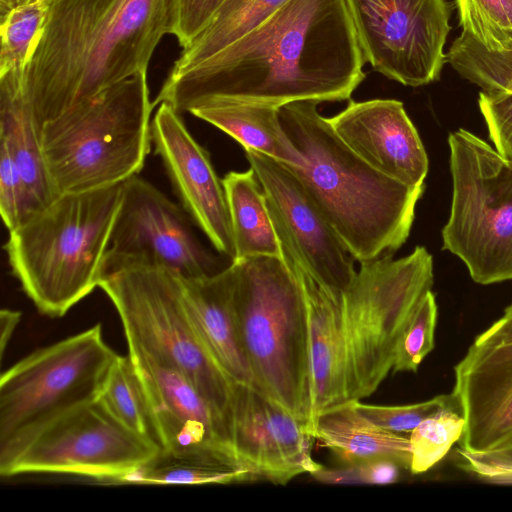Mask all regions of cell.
Segmentation results:
<instances>
[{
    "label": "cell",
    "mask_w": 512,
    "mask_h": 512,
    "mask_svg": "<svg viewBox=\"0 0 512 512\" xmlns=\"http://www.w3.org/2000/svg\"><path fill=\"white\" fill-rule=\"evenodd\" d=\"M365 63L345 0H286L212 57L169 73L153 105L182 114L203 98L275 107L345 101L365 79Z\"/></svg>",
    "instance_id": "1"
},
{
    "label": "cell",
    "mask_w": 512,
    "mask_h": 512,
    "mask_svg": "<svg viewBox=\"0 0 512 512\" xmlns=\"http://www.w3.org/2000/svg\"><path fill=\"white\" fill-rule=\"evenodd\" d=\"M171 32V0H48L45 25L26 69L35 123L139 73Z\"/></svg>",
    "instance_id": "2"
},
{
    "label": "cell",
    "mask_w": 512,
    "mask_h": 512,
    "mask_svg": "<svg viewBox=\"0 0 512 512\" xmlns=\"http://www.w3.org/2000/svg\"><path fill=\"white\" fill-rule=\"evenodd\" d=\"M316 101L279 107L303 158L290 166L355 261L394 254L407 240L424 185L411 187L369 166L335 133Z\"/></svg>",
    "instance_id": "3"
},
{
    "label": "cell",
    "mask_w": 512,
    "mask_h": 512,
    "mask_svg": "<svg viewBox=\"0 0 512 512\" xmlns=\"http://www.w3.org/2000/svg\"><path fill=\"white\" fill-rule=\"evenodd\" d=\"M122 183L58 195L8 231L11 271L42 314L62 317L99 287Z\"/></svg>",
    "instance_id": "4"
},
{
    "label": "cell",
    "mask_w": 512,
    "mask_h": 512,
    "mask_svg": "<svg viewBox=\"0 0 512 512\" xmlns=\"http://www.w3.org/2000/svg\"><path fill=\"white\" fill-rule=\"evenodd\" d=\"M231 263L237 325L257 388L313 436L308 311L301 282L284 258Z\"/></svg>",
    "instance_id": "5"
},
{
    "label": "cell",
    "mask_w": 512,
    "mask_h": 512,
    "mask_svg": "<svg viewBox=\"0 0 512 512\" xmlns=\"http://www.w3.org/2000/svg\"><path fill=\"white\" fill-rule=\"evenodd\" d=\"M147 73H139L46 122L41 149L56 196L96 190L139 174L151 148Z\"/></svg>",
    "instance_id": "6"
},
{
    "label": "cell",
    "mask_w": 512,
    "mask_h": 512,
    "mask_svg": "<svg viewBox=\"0 0 512 512\" xmlns=\"http://www.w3.org/2000/svg\"><path fill=\"white\" fill-rule=\"evenodd\" d=\"M99 288L119 315L128 355L184 374L231 434L234 383L196 332L183 301L180 275L160 266L125 264L107 269Z\"/></svg>",
    "instance_id": "7"
},
{
    "label": "cell",
    "mask_w": 512,
    "mask_h": 512,
    "mask_svg": "<svg viewBox=\"0 0 512 512\" xmlns=\"http://www.w3.org/2000/svg\"><path fill=\"white\" fill-rule=\"evenodd\" d=\"M101 324L28 354L0 378V465L39 430L95 401L117 359Z\"/></svg>",
    "instance_id": "8"
},
{
    "label": "cell",
    "mask_w": 512,
    "mask_h": 512,
    "mask_svg": "<svg viewBox=\"0 0 512 512\" xmlns=\"http://www.w3.org/2000/svg\"><path fill=\"white\" fill-rule=\"evenodd\" d=\"M432 285V256L422 246L360 263L343 291L348 401L373 394L392 370L400 335Z\"/></svg>",
    "instance_id": "9"
},
{
    "label": "cell",
    "mask_w": 512,
    "mask_h": 512,
    "mask_svg": "<svg viewBox=\"0 0 512 512\" xmlns=\"http://www.w3.org/2000/svg\"><path fill=\"white\" fill-rule=\"evenodd\" d=\"M452 201L443 249L487 285L512 280V161L465 129L448 138Z\"/></svg>",
    "instance_id": "10"
},
{
    "label": "cell",
    "mask_w": 512,
    "mask_h": 512,
    "mask_svg": "<svg viewBox=\"0 0 512 512\" xmlns=\"http://www.w3.org/2000/svg\"><path fill=\"white\" fill-rule=\"evenodd\" d=\"M159 451L116 421L96 399L39 430L0 465V475L73 474L116 483Z\"/></svg>",
    "instance_id": "11"
},
{
    "label": "cell",
    "mask_w": 512,
    "mask_h": 512,
    "mask_svg": "<svg viewBox=\"0 0 512 512\" xmlns=\"http://www.w3.org/2000/svg\"><path fill=\"white\" fill-rule=\"evenodd\" d=\"M366 62L418 87L437 80L450 31L446 0H345Z\"/></svg>",
    "instance_id": "12"
},
{
    "label": "cell",
    "mask_w": 512,
    "mask_h": 512,
    "mask_svg": "<svg viewBox=\"0 0 512 512\" xmlns=\"http://www.w3.org/2000/svg\"><path fill=\"white\" fill-rule=\"evenodd\" d=\"M185 210L138 174L122 183V197L105 259L167 268L183 277L219 272L217 258L196 236ZM104 271V273H105Z\"/></svg>",
    "instance_id": "13"
},
{
    "label": "cell",
    "mask_w": 512,
    "mask_h": 512,
    "mask_svg": "<svg viewBox=\"0 0 512 512\" xmlns=\"http://www.w3.org/2000/svg\"><path fill=\"white\" fill-rule=\"evenodd\" d=\"M245 156L263 189L283 256L320 284L344 291L356 273L355 260L298 176L289 165L254 150H245Z\"/></svg>",
    "instance_id": "14"
},
{
    "label": "cell",
    "mask_w": 512,
    "mask_h": 512,
    "mask_svg": "<svg viewBox=\"0 0 512 512\" xmlns=\"http://www.w3.org/2000/svg\"><path fill=\"white\" fill-rule=\"evenodd\" d=\"M454 371L453 392L465 418L460 448L482 452L512 444V302Z\"/></svg>",
    "instance_id": "15"
},
{
    "label": "cell",
    "mask_w": 512,
    "mask_h": 512,
    "mask_svg": "<svg viewBox=\"0 0 512 512\" xmlns=\"http://www.w3.org/2000/svg\"><path fill=\"white\" fill-rule=\"evenodd\" d=\"M151 140L182 208L216 251L232 260L226 194L207 150L191 135L181 114L164 102L152 118Z\"/></svg>",
    "instance_id": "16"
},
{
    "label": "cell",
    "mask_w": 512,
    "mask_h": 512,
    "mask_svg": "<svg viewBox=\"0 0 512 512\" xmlns=\"http://www.w3.org/2000/svg\"><path fill=\"white\" fill-rule=\"evenodd\" d=\"M232 444L240 463L253 478L287 484L322 467L311 455V439L303 423L266 394L234 384Z\"/></svg>",
    "instance_id": "17"
},
{
    "label": "cell",
    "mask_w": 512,
    "mask_h": 512,
    "mask_svg": "<svg viewBox=\"0 0 512 512\" xmlns=\"http://www.w3.org/2000/svg\"><path fill=\"white\" fill-rule=\"evenodd\" d=\"M328 120L338 137L376 171L407 186L424 185L428 157L401 101L350 100Z\"/></svg>",
    "instance_id": "18"
},
{
    "label": "cell",
    "mask_w": 512,
    "mask_h": 512,
    "mask_svg": "<svg viewBox=\"0 0 512 512\" xmlns=\"http://www.w3.org/2000/svg\"><path fill=\"white\" fill-rule=\"evenodd\" d=\"M130 358L146 388L161 435V450L215 446L236 455L227 425L184 374Z\"/></svg>",
    "instance_id": "19"
},
{
    "label": "cell",
    "mask_w": 512,
    "mask_h": 512,
    "mask_svg": "<svg viewBox=\"0 0 512 512\" xmlns=\"http://www.w3.org/2000/svg\"><path fill=\"white\" fill-rule=\"evenodd\" d=\"M234 276L232 263L212 275H180L183 301L203 344L228 378L258 390L237 325Z\"/></svg>",
    "instance_id": "20"
},
{
    "label": "cell",
    "mask_w": 512,
    "mask_h": 512,
    "mask_svg": "<svg viewBox=\"0 0 512 512\" xmlns=\"http://www.w3.org/2000/svg\"><path fill=\"white\" fill-rule=\"evenodd\" d=\"M283 258L297 274L307 304L314 428L319 413L348 402L343 291L320 284L290 258Z\"/></svg>",
    "instance_id": "21"
},
{
    "label": "cell",
    "mask_w": 512,
    "mask_h": 512,
    "mask_svg": "<svg viewBox=\"0 0 512 512\" xmlns=\"http://www.w3.org/2000/svg\"><path fill=\"white\" fill-rule=\"evenodd\" d=\"M0 137L8 142L18 167L28 217L57 196L47 173L40 133L27 96L26 71L9 69L0 73Z\"/></svg>",
    "instance_id": "22"
},
{
    "label": "cell",
    "mask_w": 512,
    "mask_h": 512,
    "mask_svg": "<svg viewBox=\"0 0 512 512\" xmlns=\"http://www.w3.org/2000/svg\"><path fill=\"white\" fill-rule=\"evenodd\" d=\"M231 136L244 150H254L290 166H300L303 158L285 132L279 107L268 104L203 98L185 111Z\"/></svg>",
    "instance_id": "23"
},
{
    "label": "cell",
    "mask_w": 512,
    "mask_h": 512,
    "mask_svg": "<svg viewBox=\"0 0 512 512\" xmlns=\"http://www.w3.org/2000/svg\"><path fill=\"white\" fill-rule=\"evenodd\" d=\"M313 437L346 464L383 458L402 468L410 466L409 438L375 426L355 410L352 401L319 413Z\"/></svg>",
    "instance_id": "24"
},
{
    "label": "cell",
    "mask_w": 512,
    "mask_h": 512,
    "mask_svg": "<svg viewBox=\"0 0 512 512\" xmlns=\"http://www.w3.org/2000/svg\"><path fill=\"white\" fill-rule=\"evenodd\" d=\"M252 478L234 453L215 446H192L160 450L116 483L228 484Z\"/></svg>",
    "instance_id": "25"
},
{
    "label": "cell",
    "mask_w": 512,
    "mask_h": 512,
    "mask_svg": "<svg viewBox=\"0 0 512 512\" xmlns=\"http://www.w3.org/2000/svg\"><path fill=\"white\" fill-rule=\"evenodd\" d=\"M222 183L234 242L231 261L257 256L283 258L265 195L254 171L251 168L243 172L230 171Z\"/></svg>",
    "instance_id": "26"
},
{
    "label": "cell",
    "mask_w": 512,
    "mask_h": 512,
    "mask_svg": "<svg viewBox=\"0 0 512 512\" xmlns=\"http://www.w3.org/2000/svg\"><path fill=\"white\" fill-rule=\"evenodd\" d=\"M286 0H225L209 24L182 49L170 73H180L212 57L236 42Z\"/></svg>",
    "instance_id": "27"
},
{
    "label": "cell",
    "mask_w": 512,
    "mask_h": 512,
    "mask_svg": "<svg viewBox=\"0 0 512 512\" xmlns=\"http://www.w3.org/2000/svg\"><path fill=\"white\" fill-rule=\"evenodd\" d=\"M97 401L121 425L162 449L160 431L146 388L129 355H118Z\"/></svg>",
    "instance_id": "28"
},
{
    "label": "cell",
    "mask_w": 512,
    "mask_h": 512,
    "mask_svg": "<svg viewBox=\"0 0 512 512\" xmlns=\"http://www.w3.org/2000/svg\"><path fill=\"white\" fill-rule=\"evenodd\" d=\"M446 58L460 75L478 85L481 92L507 91L512 81V51H490L465 31L453 41Z\"/></svg>",
    "instance_id": "29"
},
{
    "label": "cell",
    "mask_w": 512,
    "mask_h": 512,
    "mask_svg": "<svg viewBox=\"0 0 512 512\" xmlns=\"http://www.w3.org/2000/svg\"><path fill=\"white\" fill-rule=\"evenodd\" d=\"M464 430L465 418L461 404L445 408L424 419L410 433V472L421 474L435 466L460 441Z\"/></svg>",
    "instance_id": "30"
},
{
    "label": "cell",
    "mask_w": 512,
    "mask_h": 512,
    "mask_svg": "<svg viewBox=\"0 0 512 512\" xmlns=\"http://www.w3.org/2000/svg\"><path fill=\"white\" fill-rule=\"evenodd\" d=\"M47 11L48 0H34L0 21V73L9 69L26 71L41 37Z\"/></svg>",
    "instance_id": "31"
},
{
    "label": "cell",
    "mask_w": 512,
    "mask_h": 512,
    "mask_svg": "<svg viewBox=\"0 0 512 512\" xmlns=\"http://www.w3.org/2000/svg\"><path fill=\"white\" fill-rule=\"evenodd\" d=\"M462 31L493 52L512 51V0H456Z\"/></svg>",
    "instance_id": "32"
},
{
    "label": "cell",
    "mask_w": 512,
    "mask_h": 512,
    "mask_svg": "<svg viewBox=\"0 0 512 512\" xmlns=\"http://www.w3.org/2000/svg\"><path fill=\"white\" fill-rule=\"evenodd\" d=\"M437 304L431 290L414 309L397 342L392 370L416 372L422 360L434 349Z\"/></svg>",
    "instance_id": "33"
},
{
    "label": "cell",
    "mask_w": 512,
    "mask_h": 512,
    "mask_svg": "<svg viewBox=\"0 0 512 512\" xmlns=\"http://www.w3.org/2000/svg\"><path fill=\"white\" fill-rule=\"evenodd\" d=\"M355 410L375 426L393 433H411L424 419L461 404L456 394H441L424 402L408 405H371L352 401Z\"/></svg>",
    "instance_id": "34"
},
{
    "label": "cell",
    "mask_w": 512,
    "mask_h": 512,
    "mask_svg": "<svg viewBox=\"0 0 512 512\" xmlns=\"http://www.w3.org/2000/svg\"><path fill=\"white\" fill-rule=\"evenodd\" d=\"M402 468L390 459H372L349 463L341 468L321 467L311 476L325 484H390L397 481Z\"/></svg>",
    "instance_id": "35"
},
{
    "label": "cell",
    "mask_w": 512,
    "mask_h": 512,
    "mask_svg": "<svg viewBox=\"0 0 512 512\" xmlns=\"http://www.w3.org/2000/svg\"><path fill=\"white\" fill-rule=\"evenodd\" d=\"M478 103L495 149L512 161V81L507 91L480 92Z\"/></svg>",
    "instance_id": "36"
},
{
    "label": "cell",
    "mask_w": 512,
    "mask_h": 512,
    "mask_svg": "<svg viewBox=\"0 0 512 512\" xmlns=\"http://www.w3.org/2000/svg\"><path fill=\"white\" fill-rule=\"evenodd\" d=\"M225 0H171V32L183 48L209 24Z\"/></svg>",
    "instance_id": "37"
},
{
    "label": "cell",
    "mask_w": 512,
    "mask_h": 512,
    "mask_svg": "<svg viewBox=\"0 0 512 512\" xmlns=\"http://www.w3.org/2000/svg\"><path fill=\"white\" fill-rule=\"evenodd\" d=\"M457 465L473 476L494 484H512V444L482 452L457 449Z\"/></svg>",
    "instance_id": "38"
},
{
    "label": "cell",
    "mask_w": 512,
    "mask_h": 512,
    "mask_svg": "<svg viewBox=\"0 0 512 512\" xmlns=\"http://www.w3.org/2000/svg\"><path fill=\"white\" fill-rule=\"evenodd\" d=\"M21 312L11 309H2L0 311V354L1 359L5 353L6 347L12 338V335L20 322Z\"/></svg>",
    "instance_id": "39"
},
{
    "label": "cell",
    "mask_w": 512,
    "mask_h": 512,
    "mask_svg": "<svg viewBox=\"0 0 512 512\" xmlns=\"http://www.w3.org/2000/svg\"><path fill=\"white\" fill-rule=\"evenodd\" d=\"M32 1L33 0H0V21L6 18L12 11Z\"/></svg>",
    "instance_id": "40"
},
{
    "label": "cell",
    "mask_w": 512,
    "mask_h": 512,
    "mask_svg": "<svg viewBox=\"0 0 512 512\" xmlns=\"http://www.w3.org/2000/svg\"><path fill=\"white\" fill-rule=\"evenodd\" d=\"M34 1V0H33Z\"/></svg>",
    "instance_id": "41"
}]
</instances>
